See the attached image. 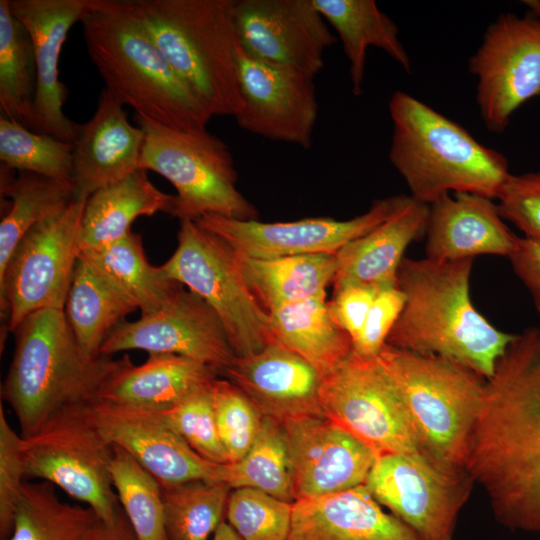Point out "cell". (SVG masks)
I'll list each match as a JSON object with an SVG mask.
<instances>
[{
	"instance_id": "38",
	"label": "cell",
	"mask_w": 540,
	"mask_h": 540,
	"mask_svg": "<svg viewBox=\"0 0 540 540\" xmlns=\"http://www.w3.org/2000/svg\"><path fill=\"white\" fill-rule=\"evenodd\" d=\"M231 491L208 480L162 486L167 540H207L224 522Z\"/></svg>"
},
{
	"instance_id": "41",
	"label": "cell",
	"mask_w": 540,
	"mask_h": 540,
	"mask_svg": "<svg viewBox=\"0 0 540 540\" xmlns=\"http://www.w3.org/2000/svg\"><path fill=\"white\" fill-rule=\"evenodd\" d=\"M293 503L255 488L232 489L226 510L228 524L242 540H287Z\"/></svg>"
},
{
	"instance_id": "15",
	"label": "cell",
	"mask_w": 540,
	"mask_h": 540,
	"mask_svg": "<svg viewBox=\"0 0 540 540\" xmlns=\"http://www.w3.org/2000/svg\"><path fill=\"white\" fill-rule=\"evenodd\" d=\"M410 199L399 194L375 200L351 219L306 218L291 222L238 220L207 214L195 220L203 229L226 242L243 257L273 259L308 254H336L349 242L389 219Z\"/></svg>"
},
{
	"instance_id": "6",
	"label": "cell",
	"mask_w": 540,
	"mask_h": 540,
	"mask_svg": "<svg viewBox=\"0 0 540 540\" xmlns=\"http://www.w3.org/2000/svg\"><path fill=\"white\" fill-rule=\"evenodd\" d=\"M378 358L399 391L423 458L445 474L467 473L486 380L449 359L388 344Z\"/></svg>"
},
{
	"instance_id": "16",
	"label": "cell",
	"mask_w": 540,
	"mask_h": 540,
	"mask_svg": "<svg viewBox=\"0 0 540 540\" xmlns=\"http://www.w3.org/2000/svg\"><path fill=\"white\" fill-rule=\"evenodd\" d=\"M233 13L249 57L313 79L337 42L313 0H234Z\"/></svg>"
},
{
	"instance_id": "40",
	"label": "cell",
	"mask_w": 540,
	"mask_h": 540,
	"mask_svg": "<svg viewBox=\"0 0 540 540\" xmlns=\"http://www.w3.org/2000/svg\"><path fill=\"white\" fill-rule=\"evenodd\" d=\"M72 153V143L34 132L1 115L0 160L3 166L71 182Z\"/></svg>"
},
{
	"instance_id": "5",
	"label": "cell",
	"mask_w": 540,
	"mask_h": 540,
	"mask_svg": "<svg viewBox=\"0 0 540 540\" xmlns=\"http://www.w3.org/2000/svg\"><path fill=\"white\" fill-rule=\"evenodd\" d=\"M388 108V157L413 199L427 205L451 193L497 199L512 174L503 154L407 92H394Z\"/></svg>"
},
{
	"instance_id": "21",
	"label": "cell",
	"mask_w": 540,
	"mask_h": 540,
	"mask_svg": "<svg viewBox=\"0 0 540 540\" xmlns=\"http://www.w3.org/2000/svg\"><path fill=\"white\" fill-rule=\"evenodd\" d=\"M92 0H9L12 14L27 29L34 52L36 91L32 131L72 143L78 124L63 112L69 90L59 79L58 63L71 27Z\"/></svg>"
},
{
	"instance_id": "10",
	"label": "cell",
	"mask_w": 540,
	"mask_h": 540,
	"mask_svg": "<svg viewBox=\"0 0 540 540\" xmlns=\"http://www.w3.org/2000/svg\"><path fill=\"white\" fill-rule=\"evenodd\" d=\"M160 267L216 312L235 356L273 344L269 314L246 285L235 252L221 238L194 220H180L178 246Z\"/></svg>"
},
{
	"instance_id": "35",
	"label": "cell",
	"mask_w": 540,
	"mask_h": 540,
	"mask_svg": "<svg viewBox=\"0 0 540 540\" xmlns=\"http://www.w3.org/2000/svg\"><path fill=\"white\" fill-rule=\"evenodd\" d=\"M99 521L90 507L61 501L51 483L26 481L8 540H91Z\"/></svg>"
},
{
	"instance_id": "4",
	"label": "cell",
	"mask_w": 540,
	"mask_h": 540,
	"mask_svg": "<svg viewBox=\"0 0 540 540\" xmlns=\"http://www.w3.org/2000/svg\"><path fill=\"white\" fill-rule=\"evenodd\" d=\"M15 350L1 386V399L14 412L24 438L55 412L101 398L111 381L132 361L90 357L78 345L63 309H41L14 330Z\"/></svg>"
},
{
	"instance_id": "30",
	"label": "cell",
	"mask_w": 540,
	"mask_h": 540,
	"mask_svg": "<svg viewBox=\"0 0 540 540\" xmlns=\"http://www.w3.org/2000/svg\"><path fill=\"white\" fill-rule=\"evenodd\" d=\"M268 314L273 343L296 353L322 375L352 352L351 337L333 319L326 292Z\"/></svg>"
},
{
	"instance_id": "11",
	"label": "cell",
	"mask_w": 540,
	"mask_h": 540,
	"mask_svg": "<svg viewBox=\"0 0 540 540\" xmlns=\"http://www.w3.org/2000/svg\"><path fill=\"white\" fill-rule=\"evenodd\" d=\"M320 403L326 418L377 455L423 457L399 391L378 356L352 351L323 375Z\"/></svg>"
},
{
	"instance_id": "39",
	"label": "cell",
	"mask_w": 540,
	"mask_h": 540,
	"mask_svg": "<svg viewBox=\"0 0 540 540\" xmlns=\"http://www.w3.org/2000/svg\"><path fill=\"white\" fill-rule=\"evenodd\" d=\"M111 479L138 540H167L162 486L133 456L113 445Z\"/></svg>"
},
{
	"instance_id": "28",
	"label": "cell",
	"mask_w": 540,
	"mask_h": 540,
	"mask_svg": "<svg viewBox=\"0 0 540 540\" xmlns=\"http://www.w3.org/2000/svg\"><path fill=\"white\" fill-rule=\"evenodd\" d=\"M176 196L162 192L138 169L101 187L87 199L79 232V249L103 246L125 237L140 216L173 215Z\"/></svg>"
},
{
	"instance_id": "3",
	"label": "cell",
	"mask_w": 540,
	"mask_h": 540,
	"mask_svg": "<svg viewBox=\"0 0 540 540\" xmlns=\"http://www.w3.org/2000/svg\"><path fill=\"white\" fill-rule=\"evenodd\" d=\"M106 89L135 114L165 126L206 130L213 115L175 72L127 0H92L80 20Z\"/></svg>"
},
{
	"instance_id": "25",
	"label": "cell",
	"mask_w": 540,
	"mask_h": 540,
	"mask_svg": "<svg viewBox=\"0 0 540 540\" xmlns=\"http://www.w3.org/2000/svg\"><path fill=\"white\" fill-rule=\"evenodd\" d=\"M287 540H422L360 485L293 502Z\"/></svg>"
},
{
	"instance_id": "36",
	"label": "cell",
	"mask_w": 540,
	"mask_h": 540,
	"mask_svg": "<svg viewBox=\"0 0 540 540\" xmlns=\"http://www.w3.org/2000/svg\"><path fill=\"white\" fill-rule=\"evenodd\" d=\"M36 68L25 26L0 0V108L2 116L33 129Z\"/></svg>"
},
{
	"instance_id": "8",
	"label": "cell",
	"mask_w": 540,
	"mask_h": 540,
	"mask_svg": "<svg viewBox=\"0 0 540 540\" xmlns=\"http://www.w3.org/2000/svg\"><path fill=\"white\" fill-rule=\"evenodd\" d=\"M134 120L145 133L139 168L156 172L175 187L173 216L258 219L256 207L237 188L232 153L220 138L207 129L179 130L138 114Z\"/></svg>"
},
{
	"instance_id": "32",
	"label": "cell",
	"mask_w": 540,
	"mask_h": 540,
	"mask_svg": "<svg viewBox=\"0 0 540 540\" xmlns=\"http://www.w3.org/2000/svg\"><path fill=\"white\" fill-rule=\"evenodd\" d=\"M137 309L134 302L107 277L78 257L63 310L85 354L100 356L107 336L124 317Z\"/></svg>"
},
{
	"instance_id": "47",
	"label": "cell",
	"mask_w": 540,
	"mask_h": 540,
	"mask_svg": "<svg viewBox=\"0 0 540 540\" xmlns=\"http://www.w3.org/2000/svg\"><path fill=\"white\" fill-rule=\"evenodd\" d=\"M378 292L375 287L361 284L334 289V296L328 302L330 313L352 342L359 335Z\"/></svg>"
},
{
	"instance_id": "29",
	"label": "cell",
	"mask_w": 540,
	"mask_h": 540,
	"mask_svg": "<svg viewBox=\"0 0 540 540\" xmlns=\"http://www.w3.org/2000/svg\"><path fill=\"white\" fill-rule=\"evenodd\" d=\"M313 1L342 42L349 63L353 95L362 93L367 50L370 47L383 50L410 73L411 60L399 38V28L374 0Z\"/></svg>"
},
{
	"instance_id": "24",
	"label": "cell",
	"mask_w": 540,
	"mask_h": 540,
	"mask_svg": "<svg viewBox=\"0 0 540 540\" xmlns=\"http://www.w3.org/2000/svg\"><path fill=\"white\" fill-rule=\"evenodd\" d=\"M425 236L426 257L437 261L508 257L518 237L493 199L471 193L448 194L429 205Z\"/></svg>"
},
{
	"instance_id": "18",
	"label": "cell",
	"mask_w": 540,
	"mask_h": 540,
	"mask_svg": "<svg viewBox=\"0 0 540 540\" xmlns=\"http://www.w3.org/2000/svg\"><path fill=\"white\" fill-rule=\"evenodd\" d=\"M237 76L242 108L234 118L242 129L311 148L319 110L313 78L257 61L239 43Z\"/></svg>"
},
{
	"instance_id": "48",
	"label": "cell",
	"mask_w": 540,
	"mask_h": 540,
	"mask_svg": "<svg viewBox=\"0 0 540 540\" xmlns=\"http://www.w3.org/2000/svg\"><path fill=\"white\" fill-rule=\"evenodd\" d=\"M508 258L514 273L529 291L534 308L540 315V241L518 236L515 248Z\"/></svg>"
},
{
	"instance_id": "14",
	"label": "cell",
	"mask_w": 540,
	"mask_h": 540,
	"mask_svg": "<svg viewBox=\"0 0 540 540\" xmlns=\"http://www.w3.org/2000/svg\"><path fill=\"white\" fill-rule=\"evenodd\" d=\"M474 481L448 475L423 457L378 455L364 483L373 498L422 540H452Z\"/></svg>"
},
{
	"instance_id": "27",
	"label": "cell",
	"mask_w": 540,
	"mask_h": 540,
	"mask_svg": "<svg viewBox=\"0 0 540 540\" xmlns=\"http://www.w3.org/2000/svg\"><path fill=\"white\" fill-rule=\"evenodd\" d=\"M218 373L193 359L164 353L133 362L111 381L100 399L153 412L167 410L211 385Z\"/></svg>"
},
{
	"instance_id": "50",
	"label": "cell",
	"mask_w": 540,
	"mask_h": 540,
	"mask_svg": "<svg viewBox=\"0 0 540 540\" xmlns=\"http://www.w3.org/2000/svg\"><path fill=\"white\" fill-rule=\"evenodd\" d=\"M212 540H242L235 530L227 523L223 522L219 525L213 534Z\"/></svg>"
},
{
	"instance_id": "12",
	"label": "cell",
	"mask_w": 540,
	"mask_h": 540,
	"mask_svg": "<svg viewBox=\"0 0 540 540\" xmlns=\"http://www.w3.org/2000/svg\"><path fill=\"white\" fill-rule=\"evenodd\" d=\"M86 199L74 198L21 239L0 273L1 312L14 332L31 313L64 309L79 257V232Z\"/></svg>"
},
{
	"instance_id": "22",
	"label": "cell",
	"mask_w": 540,
	"mask_h": 540,
	"mask_svg": "<svg viewBox=\"0 0 540 540\" xmlns=\"http://www.w3.org/2000/svg\"><path fill=\"white\" fill-rule=\"evenodd\" d=\"M223 374L263 417L280 424L304 417H325L320 403L323 375L277 343L254 354L235 356Z\"/></svg>"
},
{
	"instance_id": "49",
	"label": "cell",
	"mask_w": 540,
	"mask_h": 540,
	"mask_svg": "<svg viewBox=\"0 0 540 540\" xmlns=\"http://www.w3.org/2000/svg\"><path fill=\"white\" fill-rule=\"evenodd\" d=\"M91 540H138L123 509L112 523L99 521Z\"/></svg>"
},
{
	"instance_id": "43",
	"label": "cell",
	"mask_w": 540,
	"mask_h": 540,
	"mask_svg": "<svg viewBox=\"0 0 540 540\" xmlns=\"http://www.w3.org/2000/svg\"><path fill=\"white\" fill-rule=\"evenodd\" d=\"M212 384L157 413L200 456L217 464H225L228 457L217 432Z\"/></svg>"
},
{
	"instance_id": "31",
	"label": "cell",
	"mask_w": 540,
	"mask_h": 540,
	"mask_svg": "<svg viewBox=\"0 0 540 540\" xmlns=\"http://www.w3.org/2000/svg\"><path fill=\"white\" fill-rule=\"evenodd\" d=\"M236 256L246 285L268 313L325 293L337 270L335 254L273 259Z\"/></svg>"
},
{
	"instance_id": "46",
	"label": "cell",
	"mask_w": 540,
	"mask_h": 540,
	"mask_svg": "<svg viewBox=\"0 0 540 540\" xmlns=\"http://www.w3.org/2000/svg\"><path fill=\"white\" fill-rule=\"evenodd\" d=\"M404 304L405 295L398 286L379 290L359 335L352 342V351L363 357L378 356Z\"/></svg>"
},
{
	"instance_id": "33",
	"label": "cell",
	"mask_w": 540,
	"mask_h": 540,
	"mask_svg": "<svg viewBox=\"0 0 540 540\" xmlns=\"http://www.w3.org/2000/svg\"><path fill=\"white\" fill-rule=\"evenodd\" d=\"M79 257L128 296L141 316L158 311L181 285L147 261L141 236L132 231L112 243L82 249Z\"/></svg>"
},
{
	"instance_id": "45",
	"label": "cell",
	"mask_w": 540,
	"mask_h": 540,
	"mask_svg": "<svg viewBox=\"0 0 540 540\" xmlns=\"http://www.w3.org/2000/svg\"><path fill=\"white\" fill-rule=\"evenodd\" d=\"M499 213L523 236L540 241V170L511 174L497 197Z\"/></svg>"
},
{
	"instance_id": "2",
	"label": "cell",
	"mask_w": 540,
	"mask_h": 540,
	"mask_svg": "<svg viewBox=\"0 0 540 540\" xmlns=\"http://www.w3.org/2000/svg\"><path fill=\"white\" fill-rule=\"evenodd\" d=\"M473 261L404 257L397 286L405 304L386 344L440 356L490 378L516 334L497 329L474 306Z\"/></svg>"
},
{
	"instance_id": "13",
	"label": "cell",
	"mask_w": 540,
	"mask_h": 540,
	"mask_svg": "<svg viewBox=\"0 0 540 540\" xmlns=\"http://www.w3.org/2000/svg\"><path fill=\"white\" fill-rule=\"evenodd\" d=\"M476 102L486 128L502 133L513 114L540 95V13H501L471 56Z\"/></svg>"
},
{
	"instance_id": "19",
	"label": "cell",
	"mask_w": 540,
	"mask_h": 540,
	"mask_svg": "<svg viewBox=\"0 0 540 540\" xmlns=\"http://www.w3.org/2000/svg\"><path fill=\"white\" fill-rule=\"evenodd\" d=\"M288 446L294 498H317L363 485L377 454L326 417L281 424Z\"/></svg>"
},
{
	"instance_id": "37",
	"label": "cell",
	"mask_w": 540,
	"mask_h": 540,
	"mask_svg": "<svg viewBox=\"0 0 540 540\" xmlns=\"http://www.w3.org/2000/svg\"><path fill=\"white\" fill-rule=\"evenodd\" d=\"M219 481L231 489L255 488L293 503L290 458L282 425L263 417L259 433L246 455L237 462L221 464Z\"/></svg>"
},
{
	"instance_id": "23",
	"label": "cell",
	"mask_w": 540,
	"mask_h": 540,
	"mask_svg": "<svg viewBox=\"0 0 540 540\" xmlns=\"http://www.w3.org/2000/svg\"><path fill=\"white\" fill-rule=\"evenodd\" d=\"M123 107L103 89L93 116L78 124L71 176L75 198L87 199L140 169L145 133L129 122Z\"/></svg>"
},
{
	"instance_id": "44",
	"label": "cell",
	"mask_w": 540,
	"mask_h": 540,
	"mask_svg": "<svg viewBox=\"0 0 540 540\" xmlns=\"http://www.w3.org/2000/svg\"><path fill=\"white\" fill-rule=\"evenodd\" d=\"M22 436L9 424L0 405V540H8L27 480Z\"/></svg>"
},
{
	"instance_id": "42",
	"label": "cell",
	"mask_w": 540,
	"mask_h": 540,
	"mask_svg": "<svg viewBox=\"0 0 540 540\" xmlns=\"http://www.w3.org/2000/svg\"><path fill=\"white\" fill-rule=\"evenodd\" d=\"M215 422L228 463L242 459L254 443L263 416L250 399L230 380L216 378L212 384Z\"/></svg>"
},
{
	"instance_id": "1",
	"label": "cell",
	"mask_w": 540,
	"mask_h": 540,
	"mask_svg": "<svg viewBox=\"0 0 540 540\" xmlns=\"http://www.w3.org/2000/svg\"><path fill=\"white\" fill-rule=\"evenodd\" d=\"M467 473L495 519L540 533V328L516 334L486 379Z\"/></svg>"
},
{
	"instance_id": "9",
	"label": "cell",
	"mask_w": 540,
	"mask_h": 540,
	"mask_svg": "<svg viewBox=\"0 0 540 540\" xmlns=\"http://www.w3.org/2000/svg\"><path fill=\"white\" fill-rule=\"evenodd\" d=\"M26 478L42 479L87 504L104 523L120 511L111 479V444L97 426L90 403L67 405L33 434L22 437Z\"/></svg>"
},
{
	"instance_id": "26",
	"label": "cell",
	"mask_w": 540,
	"mask_h": 540,
	"mask_svg": "<svg viewBox=\"0 0 540 540\" xmlns=\"http://www.w3.org/2000/svg\"><path fill=\"white\" fill-rule=\"evenodd\" d=\"M429 205L410 196L389 219L349 242L335 255L334 289L361 284L379 290L397 286L400 264L407 247L426 234Z\"/></svg>"
},
{
	"instance_id": "20",
	"label": "cell",
	"mask_w": 540,
	"mask_h": 540,
	"mask_svg": "<svg viewBox=\"0 0 540 540\" xmlns=\"http://www.w3.org/2000/svg\"><path fill=\"white\" fill-rule=\"evenodd\" d=\"M92 416L106 439L133 456L161 484L219 481L221 464L195 452L157 412L98 399Z\"/></svg>"
},
{
	"instance_id": "34",
	"label": "cell",
	"mask_w": 540,
	"mask_h": 540,
	"mask_svg": "<svg viewBox=\"0 0 540 540\" xmlns=\"http://www.w3.org/2000/svg\"><path fill=\"white\" fill-rule=\"evenodd\" d=\"M1 195L11 203L0 222V273L26 233L63 210L75 192L70 181L25 171L7 178L1 171Z\"/></svg>"
},
{
	"instance_id": "17",
	"label": "cell",
	"mask_w": 540,
	"mask_h": 540,
	"mask_svg": "<svg viewBox=\"0 0 540 540\" xmlns=\"http://www.w3.org/2000/svg\"><path fill=\"white\" fill-rule=\"evenodd\" d=\"M127 350L187 357L218 374L235 357L216 312L183 285L155 313L119 323L105 339L100 354L112 356Z\"/></svg>"
},
{
	"instance_id": "7",
	"label": "cell",
	"mask_w": 540,
	"mask_h": 540,
	"mask_svg": "<svg viewBox=\"0 0 540 540\" xmlns=\"http://www.w3.org/2000/svg\"><path fill=\"white\" fill-rule=\"evenodd\" d=\"M234 0H133L168 62L214 116L242 108Z\"/></svg>"
}]
</instances>
